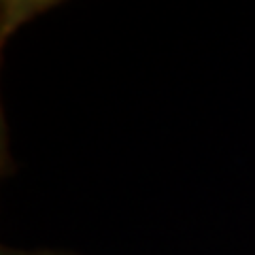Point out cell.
Masks as SVG:
<instances>
[{
    "instance_id": "1",
    "label": "cell",
    "mask_w": 255,
    "mask_h": 255,
    "mask_svg": "<svg viewBox=\"0 0 255 255\" xmlns=\"http://www.w3.org/2000/svg\"><path fill=\"white\" fill-rule=\"evenodd\" d=\"M0 255H73L66 251H53V249H13V247H2Z\"/></svg>"
}]
</instances>
